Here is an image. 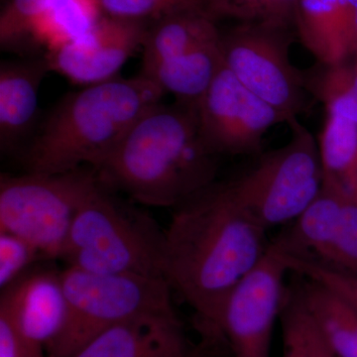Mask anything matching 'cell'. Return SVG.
I'll use <instances>...</instances> for the list:
<instances>
[{
  "instance_id": "5bb4252c",
  "label": "cell",
  "mask_w": 357,
  "mask_h": 357,
  "mask_svg": "<svg viewBox=\"0 0 357 357\" xmlns=\"http://www.w3.org/2000/svg\"><path fill=\"white\" fill-rule=\"evenodd\" d=\"M49 72L45 55L1 62L0 152L4 156H20L38 128L39 91Z\"/></svg>"
},
{
  "instance_id": "8fae6325",
  "label": "cell",
  "mask_w": 357,
  "mask_h": 357,
  "mask_svg": "<svg viewBox=\"0 0 357 357\" xmlns=\"http://www.w3.org/2000/svg\"><path fill=\"white\" fill-rule=\"evenodd\" d=\"M150 24L103 15L82 36L45 54L51 72L73 83H103L117 77L129 58L142 48Z\"/></svg>"
},
{
  "instance_id": "52a82bcc",
  "label": "cell",
  "mask_w": 357,
  "mask_h": 357,
  "mask_svg": "<svg viewBox=\"0 0 357 357\" xmlns=\"http://www.w3.org/2000/svg\"><path fill=\"white\" fill-rule=\"evenodd\" d=\"M287 144L260 155L241 175L225 181L239 204L267 230L290 225L324 184L318 140L297 119Z\"/></svg>"
},
{
  "instance_id": "9c48e42d",
  "label": "cell",
  "mask_w": 357,
  "mask_h": 357,
  "mask_svg": "<svg viewBox=\"0 0 357 357\" xmlns=\"http://www.w3.org/2000/svg\"><path fill=\"white\" fill-rule=\"evenodd\" d=\"M287 273L280 253L270 244L262 261L230 293L218 319L217 340L227 342L234 357H270Z\"/></svg>"
},
{
  "instance_id": "4dcf8cb0",
  "label": "cell",
  "mask_w": 357,
  "mask_h": 357,
  "mask_svg": "<svg viewBox=\"0 0 357 357\" xmlns=\"http://www.w3.org/2000/svg\"><path fill=\"white\" fill-rule=\"evenodd\" d=\"M305 309V307H304ZM306 333L307 340H309L310 347L312 356L314 357H335L333 356L331 349H328L326 345L325 340L321 337V333H319L318 328L314 326V321H312L311 317L309 316L306 309Z\"/></svg>"
},
{
  "instance_id": "ffe728a7",
  "label": "cell",
  "mask_w": 357,
  "mask_h": 357,
  "mask_svg": "<svg viewBox=\"0 0 357 357\" xmlns=\"http://www.w3.org/2000/svg\"><path fill=\"white\" fill-rule=\"evenodd\" d=\"M318 146L324 183L344 198L357 199V124L326 114Z\"/></svg>"
},
{
  "instance_id": "8992f818",
  "label": "cell",
  "mask_w": 357,
  "mask_h": 357,
  "mask_svg": "<svg viewBox=\"0 0 357 357\" xmlns=\"http://www.w3.org/2000/svg\"><path fill=\"white\" fill-rule=\"evenodd\" d=\"M100 184L86 166L69 172L0 176V232L37 248L45 260L60 259L77 211Z\"/></svg>"
},
{
  "instance_id": "4316f807",
  "label": "cell",
  "mask_w": 357,
  "mask_h": 357,
  "mask_svg": "<svg viewBox=\"0 0 357 357\" xmlns=\"http://www.w3.org/2000/svg\"><path fill=\"white\" fill-rule=\"evenodd\" d=\"M280 321L283 357H314L307 337L306 312L292 285L286 287Z\"/></svg>"
},
{
  "instance_id": "d4e9b609",
  "label": "cell",
  "mask_w": 357,
  "mask_h": 357,
  "mask_svg": "<svg viewBox=\"0 0 357 357\" xmlns=\"http://www.w3.org/2000/svg\"><path fill=\"white\" fill-rule=\"evenodd\" d=\"M103 15L152 23L185 11H204V0H98Z\"/></svg>"
},
{
  "instance_id": "9a60e30c",
  "label": "cell",
  "mask_w": 357,
  "mask_h": 357,
  "mask_svg": "<svg viewBox=\"0 0 357 357\" xmlns=\"http://www.w3.org/2000/svg\"><path fill=\"white\" fill-rule=\"evenodd\" d=\"M356 0H298L295 31L303 46L323 64L351 60Z\"/></svg>"
},
{
  "instance_id": "7c38bea8",
  "label": "cell",
  "mask_w": 357,
  "mask_h": 357,
  "mask_svg": "<svg viewBox=\"0 0 357 357\" xmlns=\"http://www.w3.org/2000/svg\"><path fill=\"white\" fill-rule=\"evenodd\" d=\"M0 307L8 312L28 342L46 351L67 321L68 301L61 271L30 269L1 290Z\"/></svg>"
},
{
  "instance_id": "d6a6232c",
  "label": "cell",
  "mask_w": 357,
  "mask_h": 357,
  "mask_svg": "<svg viewBox=\"0 0 357 357\" xmlns=\"http://www.w3.org/2000/svg\"><path fill=\"white\" fill-rule=\"evenodd\" d=\"M352 61H354V66H356V68L357 69V54L356 55V57L352 59Z\"/></svg>"
},
{
  "instance_id": "6da1fadb",
  "label": "cell",
  "mask_w": 357,
  "mask_h": 357,
  "mask_svg": "<svg viewBox=\"0 0 357 357\" xmlns=\"http://www.w3.org/2000/svg\"><path fill=\"white\" fill-rule=\"evenodd\" d=\"M267 232L225 182L215 181L173 208L164 279L194 310L204 337L217 340L225 301L269 250Z\"/></svg>"
},
{
  "instance_id": "ba28073f",
  "label": "cell",
  "mask_w": 357,
  "mask_h": 357,
  "mask_svg": "<svg viewBox=\"0 0 357 357\" xmlns=\"http://www.w3.org/2000/svg\"><path fill=\"white\" fill-rule=\"evenodd\" d=\"M295 30L237 24L220 37L223 64L286 123L307 109L304 73L290 60Z\"/></svg>"
},
{
  "instance_id": "d6986e66",
  "label": "cell",
  "mask_w": 357,
  "mask_h": 357,
  "mask_svg": "<svg viewBox=\"0 0 357 357\" xmlns=\"http://www.w3.org/2000/svg\"><path fill=\"white\" fill-rule=\"evenodd\" d=\"M220 36L217 22L204 11L174 14L150 24L142 46V65L177 57Z\"/></svg>"
},
{
  "instance_id": "3957f363",
  "label": "cell",
  "mask_w": 357,
  "mask_h": 357,
  "mask_svg": "<svg viewBox=\"0 0 357 357\" xmlns=\"http://www.w3.org/2000/svg\"><path fill=\"white\" fill-rule=\"evenodd\" d=\"M164 91L141 76L115 79L68 93L39 124L20 156L26 172L98 168Z\"/></svg>"
},
{
  "instance_id": "484cf974",
  "label": "cell",
  "mask_w": 357,
  "mask_h": 357,
  "mask_svg": "<svg viewBox=\"0 0 357 357\" xmlns=\"http://www.w3.org/2000/svg\"><path fill=\"white\" fill-rule=\"evenodd\" d=\"M282 258L287 265L289 272L318 282L344 297L357 309L356 275L347 273L309 256L282 255Z\"/></svg>"
},
{
  "instance_id": "e0dca14e",
  "label": "cell",
  "mask_w": 357,
  "mask_h": 357,
  "mask_svg": "<svg viewBox=\"0 0 357 357\" xmlns=\"http://www.w3.org/2000/svg\"><path fill=\"white\" fill-rule=\"evenodd\" d=\"M222 66L220 38L177 57L142 65L140 75L153 82L164 93H172L177 102L196 105Z\"/></svg>"
},
{
  "instance_id": "7a4b0ae2",
  "label": "cell",
  "mask_w": 357,
  "mask_h": 357,
  "mask_svg": "<svg viewBox=\"0 0 357 357\" xmlns=\"http://www.w3.org/2000/svg\"><path fill=\"white\" fill-rule=\"evenodd\" d=\"M218 159L199 133L197 103L176 100L143 115L96 171L133 203L174 208L217 181Z\"/></svg>"
},
{
  "instance_id": "f1b7e54d",
  "label": "cell",
  "mask_w": 357,
  "mask_h": 357,
  "mask_svg": "<svg viewBox=\"0 0 357 357\" xmlns=\"http://www.w3.org/2000/svg\"><path fill=\"white\" fill-rule=\"evenodd\" d=\"M326 264L357 276V199L344 198L337 238Z\"/></svg>"
},
{
  "instance_id": "603a6c76",
  "label": "cell",
  "mask_w": 357,
  "mask_h": 357,
  "mask_svg": "<svg viewBox=\"0 0 357 357\" xmlns=\"http://www.w3.org/2000/svg\"><path fill=\"white\" fill-rule=\"evenodd\" d=\"M298 0H204L206 13L218 22L271 26L295 30Z\"/></svg>"
},
{
  "instance_id": "7402d4cb",
  "label": "cell",
  "mask_w": 357,
  "mask_h": 357,
  "mask_svg": "<svg viewBox=\"0 0 357 357\" xmlns=\"http://www.w3.org/2000/svg\"><path fill=\"white\" fill-rule=\"evenodd\" d=\"M303 73L307 93L325 107L326 114L357 124V69L354 61L317 62Z\"/></svg>"
},
{
  "instance_id": "1f68e13d",
  "label": "cell",
  "mask_w": 357,
  "mask_h": 357,
  "mask_svg": "<svg viewBox=\"0 0 357 357\" xmlns=\"http://www.w3.org/2000/svg\"><path fill=\"white\" fill-rule=\"evenodd\" d=\"M191 357H203V356H202L201 352L198 349H196V351H195V354Z\"/></svg>"
},
{
  "instance_id": "4fadbf2b",
  "label": "cell",
  "mask_w": 357,
  "mask_h": 357,
  "mask_svg": "<svg viewBox=\"0 0 357 357\" xmlns=\"http://www.w3.org/2000/svg\"><path fill=\"white\" fill-rule=\"evenodd\" d=\"M177 314H146L109 326L69 357H191Z\"/></svg>"
},
{
  "instance_id": "30bf717a",
  "label": "cell",
  "mask_w": 357,
  "mask_h": 357,
  "mask_svg": "<svg viewBox=\"0 0 357 357\" xmlns=\"http://www.w3.org/2000/svg\"><path fill=\"white\" fill-rule=\"evenodd\" d=\"M199 133L211 153L259 155L263 137L285 122L274 107L246 89L225 64L197 102Z\"/></svg>"
},
{
  "instance_id": "f546056e",
  "label": "cell",
  "mask_w": 357,
  "mask_h": 357,
  "mask_svg": "<svg viewBox=\"0 0 357 357\" xmlns=\"http://www.w3.org/2000/svg\"><path fill=\"white\" fill-rule=\"evenodd\" d=\"M0 357H47L42 347L31 344L16 328L8 312L0 307Z\"/></svg>"
},
{
  "instance_id": "cb8c5ba5",
  "label": "cell",
  "mask_w": 357,
  "mask_h": 357,
  "mask_svg": "<svg viewBox=\"0 0 357 357\" xmlns=\"http://www.w3.org/2000/svg\"><path fill=\"white\" fill-rule=\"evenodd\" d=\"M55 0H3L0 13V46L22 57L35 55L33 25Z\"/></svg>"
},
{
  "instance_id": "ac0fdd59",
  "label": "cell",
  "mask_w": 357,
  "mask_h": 357,
  "mask_svg": "<svg viewBox=\"0 0 357 357\" xmlns=\"http://www.w3.org/2000/svg\"><path fill=\"white\" fill-rule=\"evenodd\" d=\"M297 278L293 287L333 356L357 357L356 307L318 282Z\"/></svg>"
},
{
  "instance_id": "5b68a950",
  "label": "cell",
  "mask_w": 357,
  "mask_h": 357,
  "mask_svg": "<svg viewBox=\"0 0 357 357\" xmlns=\"http://www.w3.org/2000/svg\"><path fill=\"white\" fill-rule=\"evenodd\" d=\"M68 301L64 328L47 357H69L115 324L146 314H176L165 279L134 274H98L74 267L61 271Z\"/></svg>"
},
{
  "instance_id": "277c9868",
  "label": "cell",
  "mask_w": 357,
  "mask_h": 357,
  "mask_svg": "<svg viewBox=\"0 0 357 357\" xmlns=\"http://www.w3.org/2000/svg\"><path fill=\"white\" fill-rule=\"evenodd\" d=\"M165 229L100 182L77 211L60 259L98 274L164 279Z\"/></svg>"
},
{
  "instance_id": "2e32d148",
  "label": "cell",
  "mask_w": 357,
  "mask_h": 357,
  "mask_svg": "<svg viewBox=\"0 0 357 357\" xmlns=\"http://www.w3.org/2000/svg\"><path fill=\"white\" fill-rule=\"evenodd\" d=\"M344 197L324 183L316 199L286 225L272 245L283 255L309 256L326 261L337 238Z\"/></svg>"
},
{
  "instance_id": "83f0119b",
  "label": "cell",
  "mask_w": 357,
  "mask_h": 357,
  "mask_svg": "<svg viewBox=\"0 0 357 357\" xmlns=\"http://www.w3.org/2000/svg\"><path fill=\"white\" fill-rule=\"evenodd\" d=\"M43 259L36 248L9 232H0V289L3 290Z\"/></svg>"
},
{
  "instance_id": "44dd1931",
  "label": "cell",
  "mask_w": 357,
  "mask_h": 357,
  "mask_svg": "<svg viewBox=\"0 0 357 357\" xmlns=\"http://www.w3.org/2000/svg\"><path fill=\"white\" fill-rule=\"evenodd\" d=\"M102 16L98 0H55L33 25L35 55L43 56L81 38Z\"/></svg>"
}]
</instances>
